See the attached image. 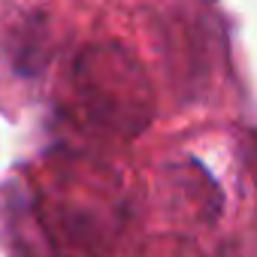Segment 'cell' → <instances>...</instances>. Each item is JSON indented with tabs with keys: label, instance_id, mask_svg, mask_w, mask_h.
<instances>
[{
	"label": "cell",
	"instance_id": "obj_1",
	"mask_svg": "<svg viewBox=\"0 0 257 257\" xmlns=\"http://www.w3.org/2000/svg\"><path fill=\"white\" fill-rule=\"evenodd\" d=\"M79 118L106 137L137 140L155 121V88L143 64L118 43H94L79 52L70 73Z\"/></svg>",
	"mask_w": 257,
	"mask_h": 257
},
{
	"label": "cell",
	"instance_id": "obj_2",
	"mask_svg": "<svg viewBox=\"0 0 257 257\" xmlns=\"http://www.w3.org/2000/svg\"><path fill=\"white\" fill-rule=\"evenodd\" d=\"M176 173V188L188 191V212L197 221L212 224L221 212V191L215 185V179L200 167V164H182L173 170Z\"/></svg>",
	"mask_w": 257,
	"mask_h": 257
},
{
	"label": "cell",
	"instance_id": "obj_3",
	"mask_svg": "<svg viewBox=\"0 0 257 257\" xmlns=\"http://www.w3.org/2000/svg\"><path fill=\"white\" fill-rule=\"evenodd\" d=\"M146 257H203V254H200V248H197L191 239L164 236V239H155V242L146 248Z\"/></svg>",
	"mask_w": 257,
	"mask_h": 257
}]
</instances>
